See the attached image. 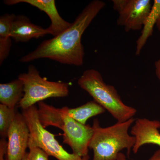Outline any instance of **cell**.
Here are the masks:
<instances>
[{
  "label": "cell",
  "mask_w": 160,
  "mask_h": 160,
  "mask_svg": "<svg viewBox=\"0 0 160 160\" xmlns=\"http://www.w3.org/2000/svg\"><path fill=\"white\" fill-rule=\"evenodd\" d=\"M103 1H92L76 18L71 26L61 34L43 42L34 51L20 59L22 63L48 58L60 63L81 66L84 62L82 36L100 11L106 6Z\"/></svg>",
  "instance_id": "obj_1"
},
{
  "label": "cell",
  "mask_w": 160,
  "mask_h": 160,
  "mask_svg": "<svg viewBox=\"0 0 160 160\" xmlns=\"http://www.w3.org/2000/svg\"><path fill=\"white\" fill-rule=\"evenodd\" d=\"M135 120L133 118L126 122H117L109 127H101L97 119L93 121V133L89 149L93 152L92 160H117L120 152L127 149L129 157L135 143L134 136L129 130Z\"/></svg>",
  "instance_id": "obj_2"
},
{
  "label": "cell",
  "mask_w": 160,
  "mask_h": 160,
  "mask_svg": "<svg viewBox=\"0 0 160 160\" xmlns=\"http://www.w3.org/2000/svg\"><path fill=\"white\" fill-rule=\"evenodd\" d=\"M78 84L117 122L128 121L137 113L136 109L124 104L114 86L106 84L99 72L96 69L84 71L78 80Z\"/></svg>",
  "instance_id": "obj_3"
},
{
  "label": "cell",
  "mask_w": 160,
  "mask_h": 160,
  "mask_svg": "<svg viewBox=\"0 0 160 160\" xmlns=\"http://www.w3.org/2000/svg\"><path fill=\"white\" fill-rule=\"evenodd\" d=\"M18 78L24 84V96L18 104L22 110L46 99L65 97L69 94V83L48 81L40 76L33 65H30L27 72L21 73Z\"/></svg>",
  "instance_id": "obj_4"
},
{
  "label": "cell",
  "mask_w": 160,
  "mask_h": 160,
  "mask_svg": "<svg viewBox=\"0 0 160 160\" xmlns=\"http://www.w3.org/2000/svg\"><path fill=\"white\" fill-rule=\"evenodd\" d=\"M30 131L29 144L39 147L49 156L58 160H89V156L81 157L66 151L55 138V135L41 125L38 114V108L33 106L22 112Z\"/></svg>",
  "instance_id": "obj_5"
},
{
  "label": "cell",
  "mask_w": 160,
  "mask_h": 160,
  "mask_svg": "<svg viewBox=\"0 0 160 160\" xmlns=\"http://www.w3.org/2000/svg\"><path fill=\"white\" fill-rule=\"evenodd\" d=\"M112 3L118 14L117 23L126 32L142 29L152 7L150 0H112Z\"/></svg>",
  "instance_id": "obj_6"
},
{
  "label": "cell",
  "mask_w": 160,
  "mask_h": 160,
  "mask_svg": "<svg viewBox=\"0 0 160 160\" xmlns=\"http://www.w3.org/2000/svg\"><path fill=\"white\" fill-rule=\"evenodd\" d=\"M66 107L62 130L63 143L67 144L72 153L81 157L88 156L89 145L93 133L92 126L83 125L72 118L67 114Z\"/></svg>",
  "instance_id": "obj_7"
},
{
  "label": "cell",
  "mask_w": 160,
  "mask_h": 160,
  "mask_svg": "<svg viewBox=\"0 0 160 160\" xmlns=\"http://www.w3.org/2000/svg\"><path fill=\"white\" fill-rule=\"evenodd\" d=\"M6 160H22L29 147L30 131L22 113L17 112L7 134Z\"/></svg>",
  "instance_id": "obj_8"
},
{
  "label": "cell",
  "mask_w": 160,
  "mask_h": 160,
  "mask_svg": "<svg viewBox=\"0 0 160 160\" xmlns=\"http://www.w3.org/2000/svg\"><path fill=\"white\" fill-rule=\"evenodd\" d=\"M131 129V135L136 139L132 149L133 153H137L140 148L146 144L157 145L160 147V122L143 118L135 121Z\"/></svg>",
  "instance_id": "obj_9"
},
{
  "label": "cell",
  "mask_w": 160,
  "mask_h": 160,
  "mask_svg": "<svg viewBox=\"0 0 160 160\" xmlns=\"http://www.w3.org/2000/svg\"><path fill=\"white\" fill-rule=\"evenodd\" d=\"M4 3L8 6L20 3H27L46 12L51 21V24L47 29L49 34L54 37L61 34L70 27L72 24V23L65 21L61 17L58 12L54 0H6L4 1Z\"/></svg>",
  "instance_id": "obj_10"
},
{
  "label": "cell",
  "mask_w": 160,
  "mask_h": 160,
  "mask_svg": "<svg viewBox=\"0 0 160 160\" xmlns=\"http://www.w3.org/2000/svg\"><path fill=\"white\" fill-rule=\"evenodd\" d=\"M47 34H50L47 29H43L32 23L27 17L18 15L12 22L10 37L17 42H24L32 38L43 37Z\"/></svg>",
  "instance_id": "obj_11"
},
{
  "label": "cell",
  "mask_w": 160,
  "mask_h": 160,
  "mask_svg": "<svg viewBox=\"0 0 160 160\" xmlns=\"http://www.w3.org/2000/svg\"><path fill=\"white\" fill-rule=\"evenodd\" d=\"M38 114L41 125L46 128L53 126L62 130L66 107L57 108L44 102L38 103Z\"/></svg>",
  "instance_id": "obj_12"
},
{
  "label": "cell",
  "mask_w": 160,
  "mask_h": 160,
  "mask_svg": "<svg viewBox=\"0 0 160 160\" xmlns=\"http://www.w3.org/2000/svg\"><path fill=\"white\" fill-rule=\"evenodd\" d=\"M24 95V84L18 78L0 84V102L10 109H15Z\"/></svg>",
  "instance_id": "obj_13"
},
{
  "label": "cell",
  "mask_w": 160,
  "mask_h": 160,
  "mask_svg": "<svg viewBox=\"0 0 160 160\" xmlns=\"http://www.w3.org/2000/svg\"><path fill=\"white\" fill-rule=\"evenodd\" d=\"M160 14V0H154L151 11L146 19L141 36L136 42L135 54L139 56L149 37L153 32L154 26L156 25L158 18Z\"/></svg>",
  "instance_id": "obj_14"
},
{
  "label": "cell",
  "mask_w": 160,
  "mask_h": 160,
  "mask_svg": "<svg viewBox=\"0 0 160 160\" xmlns=\"http://www.w3.org/2000/svg\"><path fill=\"white\" fill-rule=\"evenodd\" d=\"M105 111L106 109L93 101H89L77 108H68L67 114L78 122L85 125L89 118L102 114Z\"/></svg>",
  "instance_id": "obj_15"
},
{
  "label": "cell",
  "mask_w": 160,
  "mask_h": 160,
  "mask_svg": "<svg viewBox=\"0 0 160 160\" xmlns=\"http://www.w3.org/2000/svg\"><path fill=\"white\" fill-rule=\"evenodd\" d=\"M17 112L7 106L0 105V135L2 138L7 137L8 130L13 122Z\"/></svg>",
  "instance_id": "obj_16"
},
{
  "label": "cell",
  "mask_w": 160,
  "mask_h": 160,
  "mask_svg": "<svg viewBox=\"0 0 160 160\" xmlns=\"http://www.w3.org/2000/svg\"><path fill=\"white\" fill-rule=\"evenodd\" d=\"M16 16L14 14H5L0 17V38H10L12 22Z\"/></svg>",
  "instance_id": "obj_17"
},
{
  "label": "cell",
  "mask_w": 160,
  "mask_h": 160,
  "mask_svg": "<svg viewBox=\"0 0 160 160\" xmlns=\"http://www.w3.org/2000/svg\"><path fill=\"white\" fill-rule=\"evenodd\" d=\"M29 160H49L48 154L39 147L29 143Z\"/></svg>",
  "instance_id": "obj_18"
},
{
  "label": "cell",
  "mask_w": 160,
  "mask_h": 160,
  "mask_svg": "<svg viewBox=\"0 0 160 160\" xmlns=\"http://www.w3.org/2000/svg\"><path fill=\"white\" fill-rule=\"evenodd\" d=\"M12 46L11 38H0V63L2 64L9 56Z\"/></svg>",
  "instance_id": "obj_19"
},
{
  "label": "cell",
  "mask_w": 160,
  "mask_h": 160,
  "mask_svg": "<svg viewBox=\"0 0 160 160\" xmlns=\"http://www.w3.org/2000/svg\"><path fill=\"white\" fill-rule=\"evenodd\" d=\"M7 142L5 138L0 140V160H6Z\"/></svg>",
  "instance_id": "obj_20"
},
{
  "label": "cell",
  "mask_w": 160,
  "mask_h": 160,
  "mask_svg": "<svg viewBox=\"0 0 160 160\" xmlns=\"http://www.w3.org/2000/svg\"><path fill=\"white\" fill-rule=\"evenodd\" d=\"M155 72L158 79L160 81V58L154 63Z\"/></svg>",
  "instance_id": "obj_21"
},
{
  "label": "cell",
  "mask_w": 160,
  "mask_h": 160,
  "mask_svg": "<svg viewBox=\"0 0 160 160\" xmlns=\"http://www.w3.org/2000/svg\"><path fill=\"white\" fill-rule=\"evenodd\" d=\"M148 160H160V149L155 152L153 154Z\"/></svg>",
  "instance_id": "obj_22"
},
{
  "label": "cell",
  "mask_w": 160,
  "mask_h": 160,
  "mask_svg": "<svg viewBox=\"0 0 160 160\" xmlns=\"http://www.w3.org/2000/svg\"><path fill=\"white\" fill-rule=\"evenodd\" d=\"M117 160H127L126 156L122 152H120L118 155Z\"/></svg>",
  "instance_id": "obj_23"
},
{
  "label": "cell",
  "mask_w": 160,
  "mask_h": 160,
  "mask_svg": "<svg viewBox=\"0 0 160 160\" xmlns=\"http://www.w3.org/2000/svg\"><path fill=\"white\" fill-rule=\"evenodd\" d=\"M156 26L157 27L158 30V31L160 32V14L158 18Z\"/></svg>",
  "instance_id": "obj_24"
},
{
  "label": "cell",
  "mask_w": 160,
  "mask_h": 160,
  "mask_svg": "<svg viewBox=\"0 0 160 160\" xmlns=\"http://www.w3.org/2000/svg\"><path fill=\"white\" fill-rule=\"evenodd\" d=\"M22 160H29V153H28V152H27V154L25 156V157Z\"/></svg>",
  "instance_id": "obj_25"
}]
</instances>
